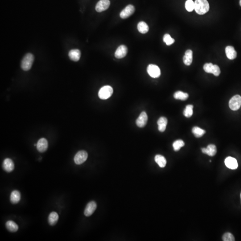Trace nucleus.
Here are the masks:
<instances>
[{
  "label": "nucleus",
  "mask_w": 241,
  "mask_h": 241,
  "mask_svg": "<svg viewBox=\"0 0 241 241\" xmlns=\"http://www.w3.org/2000/svg\"><path fill=\"white\" fill-rule=\"evenodd\" d=\"M194 10L198 15H204L210 10L209 2L207 0H196L194 2Z\"/></svg>",
  "instance_id": "f257e3e1"
},
{
  "label": "nucleus",
  "mask_w": 241,
  "mask_h": 241,
  "mask_svg": "<svg viewBox=\"0 0 241 241\" xmlns=\"http://www.w3.org/2000/svg\"><path fill=\"white\" fill-rule=\"evenodd\" d=\"M34 56L31 53L27 54L24 57L21 62V68L23 70L27 71L31 69L33 64Z\"/></svg>",
  "instance_id": "f03ea898"
},
{
  "label": "nucleus",
  "mask_w": 241,
  "mask_h": 241,
  "mask_svg": "<svg viewBox=\"0 0 241 241\" xmlns=\"http://www.w3.org/2000/svg\"><path fill=\"white\" fill-rule=\"evenodd\" d=\"M113 93V89L109 85L105 86L100 89L98 92V96L100 99L102 100L107 99Z\"/></svg>",
  "instance_id": "7ed1b4c3"
},
{
  "label": "nucleus",
  "mask_w": 241,
  "mask_h": 241,
  "mask_svg": "<svg viewBox=\"0 0 241 241\" xmlns=\"http://www.w3.org/2000/svg\"><path fill=\"white\" fill-rule=\"evenodd\" d=\"M229 107L231 110L236 111L241 106V97L239 95L234 96L229 102Z\"/></svg>",
  "instance_id": "20e7f679"
},
{
  "label": "nucleus",
  "mask_w": 241,
  "mask_h": 241,
  "mask_svg": "<svg viewBox=\"0 0 241 241\" xmlns=\"http://www.w3.org/2000/svg\"><path fill=\"white\" fill-rule=\"evenodd\" d=\"M87 152L85 151H81L78 152L75 155L74 160L76 164L81 165L85 162L87 159Z\"/></svg>",
  "instance_id": "39448f33"
},
{
  "label": "nucleus",
  "mask_w": 241,
  "mask_h": 241,
  "mask_svg": "<svg viewBox=\"0 0 241 241\" xmlns=\"http://www.w3.org/2000/svg\"><path fill=\"white\" fill-rule=\"evenodd\" d=\"M147 72L152 77L154 78L159 77L160 76V68L156 65H149L147 68Z\"/></svg>",
  "instance_id": "423d86ee"
},
{
  "label": "nucleus",
  "mask_w": 241,
  "mask_h": 241,
  "mask_svg": "<svg viewBox=\"0 0 241 241\" xmlns=\"http://www.w3.org/2000/svg\"><path fill=\"white\" fill-rule=\"evenodd\" d=\"M135 11V7L133 5H129L121 11L120 16L122 19H126L132 15Z\"/></svg>",
  "instance_id": "0eeeda50"
},
{
  "label": "nucleus",
  "mask_w": 241,
  "mask_h": 241,
  "mask_svg": "<svg viewBox=\"0 0 241 241\" xmlns=\"http://www.w3.org/2000/svg\"><path fill=\"white\" fill-rule=\"evenodd\" d=\"M110 5L109 0H100L98 2L96 6V10L98 12H102L109 8Z\"/></svg>",
  "instance_id": "6e6552de"
},
{
  "label": "nucleus",
  "mask_w": 241,
  "mask_h": 241,
  "mask_svg": "<svg viewBox=\"0 0 241 241\" xmlns=\"http://www.w3.org/2000/svg\"><path fill=\"white\" fill-rule=\"evenodd\" d=\"M97 205L95 202L92 201L87 205L84 211V214L85 216H90L93 214L97 209Z\"/></svg>",
  "instance_id": "1a4fd4ad"
},
{
  "label": "nucleus",
  "mask_w": 241,
  "mask_h": 241,
  "mask_svg": "<svg viewBox=\"0 0 241 241\" xmlns=\"http://www.w3.org/2000/svg\"><path fill=\"white\" fill-rule=\"evenodd\" d=\"M2 168L7 172H10L15 168V164L11 159L6 158L4 160L2 164Z\"/></svg>",
  "instance_id": "9d476101"
},
{
  "label": "nucleus",
  "mask_w": 241,
  "mask_h": 241,
  "mask_svg": "<svg viewBox=\"0 0 241 241\" xmlns=\"http://www.w3.org/2000/svg\"><path fill=\"white\" fill-rule=\"evenodd\" d=\"M37 149L40 152H45L48 148V141L45 138H42L38 141L37 144Z\"/></svg>",
  "instance_id": "9b49d317"
},
{
  "label": "nucleus",
  "mask_w": 241,
  "mask_h": 241,
  "mask_svg": "<svg viewBox=\"0 0 241 241\" xmlns=\"http://www.w3.org/2000/svg\"><path fill=\"white\" fill-rule=\"evenodd\" d=\"M148 120V117L147 114L145 112L141 113L139 116L136 121L137 126L139 127H143L147 124Z\"/></svg>",
  "instance_id": "f8f14e48"
},
{
  "label": "nucleus",
  "mask_w": 241,
  "mask_h": 241,
  "mask_svg": "<svg viewBox=\"0 0 241 241\" xmlns=\"http://www.w3.org/2000/svg\"><path fill=\"white\" fill-rule=\"evenodd\" d=\"M128 49L126 46L122 45L120 46L117 49L115 53V56L117 59H122L126 56L127 53Z\"/></svg>",
  "instance_id": "ddd939ff"
},
{
  "label": "nucleus",
  "mask_w": 241,
  "mask_h": 241,
  "mask_svg": "<svg viewBox=\"0 0 241 241\" xmlns=\"http://www.w3.org/2000/svg\"><path fill=\"white\" fill-rule=\"evenodd\" d=\"M225 164L226 166L231 169L235 170L238 167L237 160L231 157H228L225 160Z\"/></svg>",
  "instance_id": "4468645a"
},
{
  "label": "nucleus",
  "mask_w": 241,
  "mask_h": 241,
  "mask_svg": "<svg viewBox=\"0 0 241 241\" xmlns=\"http://www.w3.org/2000/svg\"><path fill=\"white\" fill-rule=\"evenodd\" d=\"M203 153L207 154L210 156H214L217 153V148L214 144H210L208 146L207 148H202V149Z\"/></svg>",
  "instance_id": "2eb2a0df"
},
{
  "label": "nucleus",
  "mask_w": 241,
  "mask_h": 241,
  "mask_svg": "<svg viewBox=\"0 0 241 241\" xmlns=\"http://www.w3.org/2000/svg\"><path fill=\"white\" fill-rule=\"evenodd\" d=\"M225 51L227 57L230 60H234L236 58L237 52L232 46H228L226 47Z\"/></svg>",
  "instance_id": "dca6fc26"
},
{
  "label": "nucleus",
  "mask_w": 241,
  "mask_h": 241,
  "mask_svg": "<svg viewBox=\"0 0 241 241\" xmlns=\"http://www.w3.org/2000/svg\"><path fill=\"white\" fill-rule=\"evenodd\" d=\"M193 53L192 50H188L185 52V55L183 57V61L184 64L187 66H189L193 62Z\"/></svg>",
  "instance_id": "f3484780"
},
{
  "label": "nucleus",
  "mask_w": 241,
  "mask_h": 241,
  "mask_svg": "<svg viewBox=\"0 0 241 241\" xmlns=\"http://www.w3.org/2000/svg\"><path fill=\"white\" fill-rule=\"evenodd\" d=\"M167 124H168V119L167 118L164 117H160L157 122L159 131L162 132L164 131L166 128Z\"/></svg>",
  "instance_id": "a211bd4d"
},
{
  "label": "nucleus",
  "mask_w": 241,
  "mask_h": 241,
  "mask_svg": "<svg viewBox=\"0 0 241 241\" xmlns=\"http://www.w3.org/2000/svg\"><path fill=\"white\" fill-rule=\"evenodd\" d=\"M69 56L72 60L77 62L81 58V52L78 49H73L69 52Z\"/></svg>",
  "instance_id": "6ab92c4d"
},
{
  "label": "nucleus",
  "mask_w": 241,
  "mask_h": 241,
  "mask_svg": "<svg viewBox=\"0 0 241 241\" xmlns=\"http://www.w3.org/2000/svg\"><path fill=\"white\" fill-rule=\"evenodd\" d=\"M21 199L20 193L18 190H14L11 193L10 200L13 204H16L19 202Z\"/></svg>",
  "instance_id": "aec40b11"
},
{
  "label": "nucleus",
  "mask_w": 241,
  "mask_h": 241,
  "mask_svg": "<svg viewBox=\"0 0 241 241\" xmlns=\"http://www.w3.org/2000/svg\"><path fill=\"white\" fill-rule=\"evenodd\" d=\"M59 220V215L56 212H52L50 214L48 218V221L50 226L56 225Z\"/></svg>",
  "instance_id": "412c9836"
},
{
  "label": "nucleus",
  "mask_w": 241,
  "mask_h": 241,
  "mask_svg": "<svg viewBox=\"0 0 241 241\" xmlns=\"http://www.w3.org/2000/svg\"><path fill=\"white\" fill-rule=\"evenodd\" d=\"M6 226L7 229L11 232H16L19 229V226L13 221H8L6 222Z\"/></svg>",
  "instance_id": "4be33fe9"
},
{
  "label": "nucleus",
  "mask_w": 241,
  "mask_h": 241,
  "mask_svg": "<svg viewBox=\"0 0 241 241\" xmlns=\"http://www.w3.org/2000/svg\"><path fill=\"white\" fill-rule=\"evenodd\" d=\"M155 160L160 168H164V167H165L166 165V160L164 157L163 156L161 155H156L155 156Z\"/></svg>",
  "instance_id": "5701e85b"
},
{
  "label": "nucleus",
  "mask_w": 241,
  "mask_h": 241,
  "mask_svg": "<svg viewBox=\"0 0 241 241\" xmlns=\"http://www.w3.org/2000/svg\"><path fill=\"white\" fill-rule=\"evenodd\" d=\"M138 31L142 34H146L148 31L149 27L146 23L140 22L138 23L137 26Z\"/></svg>",
  "instance_id": "b1692460"
},
{
  "label": "nucleus",
  "mask_w": 241,
  "mask_h": 241,
  "mask_svg": "<svg viewBox=\"0 0 241 241\" xmlns=\"http://www.w3.org/2000/svg\"><path fill=\"white\" fill-rule=\"evenodd\" d=\"M206 132V131L205 130L201 129L199 127H194L192 129V133L197 138L202 137Z\"/></svg>",
  "instance_id": "393cba45"
},
{
  "label": "nucleus",
  "mask_w": 241,
  "mask_h": 241,
  "mask_svg": "<svg viewBox=\"0 0 241 241\" xmlns=\"http://www.w3.org/2000/svg\"><path fill=\"white\" fill-rule=\"evenodd\" d=\"M189 94L187 93H185L182 91L176 92L174 94V98L176 99L185 101L189 98Z\"/></svg>",
  "instance_id": "a878e982"
},
{
  "label": "nucleus",
  "mask_w": 241,
  "mask_h": 241,
  "mask_svg": "<svg viewBox=\"0 0 241 241\" xmlns=\"http://www.w3.org/2000/svg\"><path fill=\"white\" fill-rule=\"evenodd\" d=\"M193 105H187L183 112L184 116L186 118H190L191 117L193 114Z\"/></svg>",
  "instance_id": "bb28decb"
},
{
  "label": "nucleus",
  "mask_w": 241,
  "mask_h": 241,
  "mask_svg": "<svg viewBox=\"0 0 241 241\" xmlns=\"http://www.w3.org/2000/svg\"><path fill=\"white\" fill-rule=\"evenodd\" d=\"M185 144L184 142L181 139L177 140L174 142L173 143V148L174 150L176 152L179 151L182 147L185 146Z\"/></svg>",
  "instance_id": "cd10ccee"
},
{
  "label": "nucleus",
  "mask_w": 241,
  "mask_h": 241,
  "mask_svg": "<svg viewBox=\"0 0 241 241\" xmlns=\"http://www.w3.org/2000/svg\"><path fill=\"white\" fill-rule=\"evenodd\" d=\"M163 40L168 46L172 44L175 42L174 39H172L169 34H166L164 35Z\"/></svg>",
  "instance_id": "c85d7f7f"
},
{
  "label": "nucleus",
  "mask_w": 241,
  "mask_h": 241,
  "mask_svg": "<svg viewBox=\"0 0 241 241\" xmlns=\"http://www.w3.org/2000/svg\"><path fill=\"white\" fill-rule=\"evenodd\" d=\"M185 6L188 11H193V10H194V2L193 0H187Z\"/></svg>",
  "instance_id": "c756f323"
},
{
  "label": "nucleus",
  "mask_w": 241,
  "mask_h": 241,
  "mask_svg": "<svg viewBox=\"0 0 241 241\" xmlns=\"http://www.w3.org/2000/svg\"><path fill=\"white\" fill-rule=\"evenodd\" d=\"M222 240L224 241H235V237L231 233H226L223 235Z\"/></svg>",
  "instance_id": "7c9ffc66"
},
{
  "label": "nucleus",
  "mask_w": 241,
  "mask_h": 241,
  "mask_svg": "<svg viewBox=\"0 0 241 241\" xmlns=\"http://www.w3.org/2000/svg\"><path fill=\"white\" fill-rule=\"evenodd\" d=\"M213 67H214V64H213L212 63H206L204 65L203 69L204 71L206 73H212Z\"/></svg>",
  "instance_id": "2f4dec72"
},
{
  "label": "nucleus",
  "mask_w": 241,
  "mask_h": 241,
  "mask_svg": "<svg viewBox=\"0 0 241 241\" xmlns=\"http://www.w3.org/2000/svg\"><path fill=\"white\" fill-rule=\"evenodd\" d=\"M221 71L219 67L217 65H214L213 71H212V73L213 74L214 76L218 77L220 74Z\"/></svg>",
  "instance_id": "473e14b6"
},
{
  "label": "nucleus",
  "mask_w": 241,
  "mask_h": 241,
  "mask_svg": "<svg viewBox=\"0 0 241 241\" xmlns=\"http://www.w3.org/2000/svg\"><path fill=\"white\" fill-rule=\"evenodd\" d=\"M239 4H240V6H241V0H240Z\"/></svg>",
  "instance_id": "72a5a7b5"
},
{
  "label": "nucleus",
  "mask_w": 241,
  "mask_h": 241,
  "mask_svg": "<svg viewBox=\"0 0 241 241\" xmlns=\"http://www.w3.org/2000/svg\"></svg>",
  "instance_id": "f704fd0d"
}]
</instances>
